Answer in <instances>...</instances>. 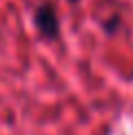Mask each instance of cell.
I'll return each instance as SVG.
<instances>
[{
  "mask_svg": "<svg viewBox=\"0 0 133 135\" xmlns=\"http://www.w3.org/2000/svg\"><path fill=\"white\" fill-rule=\"evenodd\" d=\"M33 25H36V29L40 31L42 38L55 40L60 36V18H58V11H55V4L53 2L38 4L36 11H33Z\"/></svg>",
  "mask_w": 133,
  "mask_h": 135,
  "instance_id": "6da1fadb",
  "label": "cell"
},
{
  "mask_svg": "<svg viewBox=\"0 0 133 135\" xmlns=\"http://www.w3.org/2000/svg\"><path fill=\"white\" fill-rule=\"evenodd\" d=\"M118 25H120V18L115 16V18H111L109 22H104V31H109V33H113L115 29H118Z\"/></svg>",
  "mask_w": 133,
  "mask_h": 135,
  "instance_id": "7a4b0ae2",
  "label": "cell"
},
{
  "mask_svg": "<svg viewBox=\"0 0 133 135\" xmlns=\"http://www.w3.org/2000/svg\"><path fill=\"white\" fill-rule=\"evenodd\" d=\"M69 2H78V0H69Z\"/></svg>",
  "mask_w": 133,
  "mask_h": 135,
  "instance_id": "3957f363",
  "label": "cell"
}]
</instances>
